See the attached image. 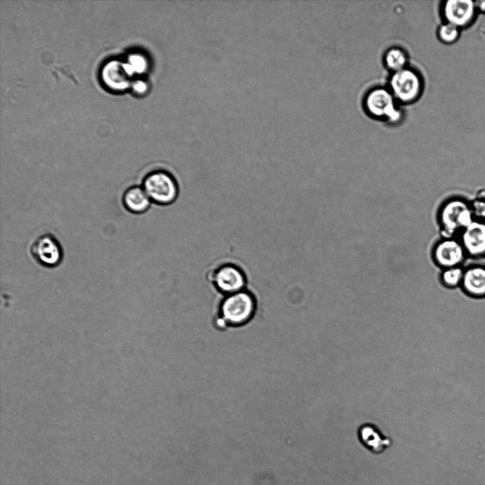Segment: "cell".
Returning <instances> with one entry per match:
<instances>
[{"mask_svg":"<svg viewBox=\"0 0 485 485\" xmlns=\"http://www.w3.org/2000/svg\"><path fill=\"white\" fill-rule=\"evenodd\" d=\"M256 302L246 290L225 295L216 315V325L220 329L239 327L248 324L254 317Z\"/></svg>","mask_w":485,"mask_h":485,"instance_id":"1","label":"cell"},{"mask_svg":"<svg viewBox=\"0 0 485 485\" xmlns=\"http://www.w3.org/2000/svg\"><path fill=\"white\" fill-rule=\"evenodd\" d=\"M438 219L444 237H457L475 217L471 202L455 197L444 202L440 209Z\"/></svg>","mask_w":485,"mask_h":485,"instance_id":"2","label":"cell"},{"mask_svg":"<svg viewBox=\"0 0 485 485\" xmlns=\"http://www.w3.org/2000/svg\"><path fill=\"white\" fill-rule=\"evenodd\" d=\"M142 187L151 202L159 205L172 204L177 199L179 192L175 178L162 170L147 174L143 180Z\"/></svg>","mask_w":485,"mask_h":485,"instance_id":"3","label":"cell"},{"mask_svg":"<svg viewBox=\"0 0 485 485\" xmlns=\"http://www.w3.org/2000/svg\"><path fill=\"white\" fill-rule=\"evenodd\" d=\"M31 253L35 261L46 268H55L62 260V249L58 239L50 234L38 236L32 243Z\"/></svg>","mask_w":485,"mask_h":485,"instance_id":"4","label":"cell"},{"mask_svg":"<svg viewBox=\"0 0 485 485\" xmlns=\"http://www.w3.org/2000/svg\"><path fill=\"white\" fill-rule=\"evenodd\" d=\"M432 257L435 262L445 269L461 266L467 255L457 237H444L435 246Z\"/></svg>","mask_w":485,"mask_h":485,"instance_id":"5","label":"cell"},{"mask_svg":"<svg viewBox=\"0 0 485 485\" xmlns=\"http://www.w3.org/2000/svg\"><path fill=\"white\" fill-rule=\"evenodd\" d=\"M442 11L447 23L461 29L474 23L477 9L475 1L471 0H448L444 3Z\"/></svg>","mask_w":485,"mask_h":485,"instance_id":"6","label":"cell"},{"mask_svg":"<svg viewBox=\"0 0 485 485\" xmlns=\"http://www.w3.org/2000/svg\"><path fill=\"white\" fill-rule=\"evenodd\" d=\"M246 282L242 270L231 263L219 267L213 276V283L216 288L225 295L244 290Z\"/></svg>","mask_w":485,"mask_h":485,"instance_id":"7","label":"cell"},{"mask_svg":"<svg viewBox=\"0 0 485 485\" xmlns=\"http://www.w3.org/2000/svg\"><path fill=\"white\" fill-rule=\"evenodd\" d=\"M467 256L485 257V220L475 219L457 236Z\"/></svg>","mask_w":485,"mask_h":485,"instance_id":"8","label":"cell"},{"mask_svg":"<svg viewBox=\"0 0 485 485\" xmlns=\"http://www.w3.org/2000/svg\"><path fill=\"white\" fill-rule=\"evenodd\" d=\"M391 87L396 98L409 102L419 95L421 83L419 77L413 71L403 69L395 72L391 79Z\"/></svg>","mask_w":485,"mask_h":485,"instance_id":"9","label":"cell"},{"mask_svg":"<svg viewBox=\"0 0 485 485\" xmlns=\"http://www.w3.org/2000/svg\"><path fill=\"white\" fill-rule=\"evenodd\" d=\"M366 105L373 115L388 117L391 121H398L400 117V112L395 107L393 96L385 89L372 90L366 97Z\"/></svg>","mask_w":485,"mask_h":485,"instance_id":"10","label":"cell"},{"mask_svg":"<svg viewBox=\"0 0 485 485\" xmlns=\"http://www.w3.org/2000/svg\"><path fill=\"white\" fill-rule=\"evenodd\" d=\"M360 443L374 454H381L391 446V440L377 426L371 423L361 425L357 431Z\"/></svg>","mask_w":485,"mask_h":485,"instance_id":"11","label":"cell"},{"mask_svg":"<svg viewBox=\"0 0 485 485\" xmlns=\"http://www.w3.org/2000/svg\"><path fill=\"white\" fill-rule=\"evenodd\" d=\"M461 288L468 296L485 298V265L474 264L464 268Z\"/></svg>","mask_w":485,"mask_h":485,"instance_id":"12","label":"cell"},{"mask_svg":"<svg viewBox=\"0 0 485 485\" xmlns=\"http://www.w3.org/2000/svg\"><path fill=\"white\" fill-rule=\"evenodd\" d=\"M129 73L125 62L112 60L109 62L103 69V80L111 89L122 90L129 86Z\"/></svg>","mask_w":485,"mask_h":485,"instance_id":"13","label":"cell"},{"mask_svg":"<svg viewBox=\"0 0 485 485\" xmlns=\"http://www.w3.org/2000/svg\"><path fill=\"white\" fill-rule=\"evenodd\" d=\"M125 208L133 214H141L148 209L151 201L142 187L132 186L124 192L122 197Z\"/></svg>","mask_w":485,"mask_h":485,"instance_id":"14","label":"cell"},{"mask_svg":"<svg viewBox=\"0 0 485 485\" xmlns=\"http://www.w3.org/2000/svg\"><path fill=\"white\" fill-rule=\"evenodd\" d=\"M464 268L455 266L443 269L441 273V282L447 288H453L461 286Z\"/></svg>","mask_w":485,"mask_h":485,"instance_id":"15","label":"cell"},{"mask_svg":"<svg viewBox=\"0 0 485 485\" xmlns=\"http://www.w3.org/2000/svg\"><path fill=\"white\" fill-rule=\"evenodd\" d=\"M386 62L388 68L397 72L403 69L406 56L401 50L393 48L386 53Z\"/></svg>","mask_w":485,"mask_h":485,"instance_id":"16","label":"cell"},{"mask_svg":"<svg viewBox=\"0 0 485 485\" xmlns=\"http://www.w3.org/2000/svg\"><path fill=\"white\" fill-rule=\"evenodd\" d=\"M125 63L131 75L134 73H143L146 70L148 66L146 58L140 54L130 55Z\"/></svg>","mask_w":485,"mask_h":485,"instance_id":"17","label":"cell"},{"mask_svg":"<svg viewBox=\"0 0 485 485\" xmlns=\"http://www.w3.org/2000/svg\"><path fill=\"white\" fill-rule=\"evenodd\" d=\"M460 28L449 23L442 25L438 29L440 40L445 43H452L459 37Z\"/></svg>","mask_w":485,"mask_h":485,"instance_id":"18","label":"cell"},{"mask_svg":"<svg viewBox=\"0 0 485 485\" xmlns=\"http://www.w3.org/2000/svg\"><path fill=\"white\" fill-rule=\"evenodd\" d=\"M471 204L475 219L485 220V195H478Z\"/></svg>","mask_w":485,"mask_h":485,"instance_id":"19","label":"cell"},{"mask_svg":"<svg viewBox=\"0 0 485 485\" xmlns=\"http://www.w3.org/2000/svg\"><path fill=\"white\" fill-rule=\"evenodd\" d=\"M132 87H133L134 91L137 93H143V92H146V90L147 89L146 84L142 80L135 81L132 84Z\"/></svg>","mask_w":485,"mask_h":485,"instance_id":"20","label":"cell"},{"mask_svg":"<svg viewBox=\"0 0 485 485\" xmlns=\"http://www.w3.org/2000/svg\"><path fill=\"white\" fill-rule=\"evenodd\" d=\"M475 5L476 7L477 11L485 13V1H481V0L476 1Z\"/></svg>","mask_w":485,"mask_h":485,"instance_id":"21","label":"cell"}]
</instances>
